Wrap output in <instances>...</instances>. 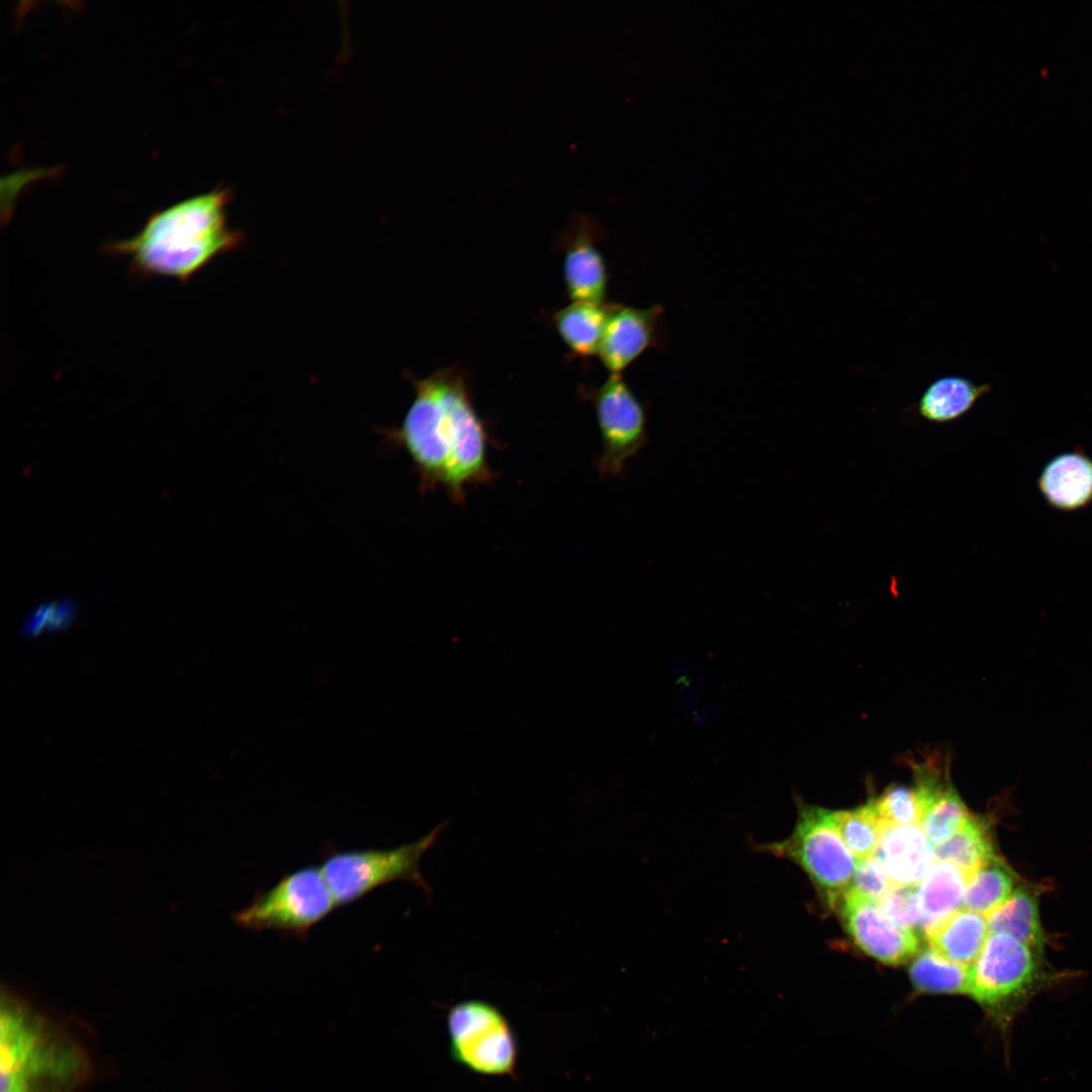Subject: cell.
<instances>
[{
  "label": "cell",
  "instance_id": "cell-1",
  "mask_svg": "<svg viewBox=\"0 0 1092 1092\" xmlns=\"http://www.w3.org/2000/svg\"><path fill=\"white\" fill-rule=\"evenodd\" d=\"M413 383L411 406L385 437L410 456L422 492L441 487L463 504L467 486L496 478L487 458L491 438L461 373L445 369Z\"/></svg>",
  "mask_w": 1092,
  "mask_h": 1092
},
{
  "label": "cell",
  "instance_id": "cell-2",
  "mask_svg": "<svg viewBox=\"0 0 1092 1092\" xmlns=\"http://www.w3.org/2000/svg\"><path fill=\"white\" fill-rule=\"evenodd\" d=\"M229 193L191 196L155 211L132 237L109 241L100 252L127 261L135 281L166 278L186 284L217 256L242 243L228 225Z\"/></svg>",
  "mask_w": 1092,
  "mask_h": 1092
},
{
  "label": "cell",
  "instance_id": "cell-3",
  "mask_svg": "<svg viewBox=\"0 0 1092 1092\" xmlns=\"http://www.w3.org/2000/svg\"><path fill=\"white\" fill-rule=\"evenodd\" d=\"M1 1092H82L94 1076L89 1044L72 1021L10 991L0 1010Z\"/></svg>",
  "mask_w": 1092,
  "mask_h": 1092
},
{
  "label": "cell",
  "instance_id": "cell-4",
  "mask_svg": "<svg viewBox=\"0 0 1092 1092\" xmlns=\"http://www.w3.org/2000/svg\"><path fill=\"white\" fill-rule=\"evenodd\" d=\"M1037 953L1008 934L991 932L970 967L967 994L981 1006L1005 1046L1018 1015L1050 980Z\"/></svg>",
  "mask_w": 1092,
  "mask_h": 1092
},
{
  "label": "cell",
  "instance_id": "cell-5",
  "mask_svg": "<svg viewBox=\"0 0 1092 1092\" xmlns=\"http://www.w3.org/2000/svg\"><path fill=\"white\" fill-rule=\"evenodd\" d=\"M754 849L798 864L831 909L839 906L856 867L837 830L834 811L803 803L787 838L755 844Z\"/></svg>",
  "mask_w": 1092,
  "mask_h": 1092
},
{
  "label": "cell",
  "instance_id": "cell-6",
  "mask_svg": "<svg viewBox=\"0 0 1092 1092\" xmlns=\"http://www.w3.org/2000/svg\"><path fill=\"white\" fill-rule=\"evenodd\" d=\"M337 906L321 868L308 866L286 874L273 887L258 893L235 914L234 920L246 930H274L304 938Z\"/></svg>",
  "mask_w": 1092,
  "mask_h": 1092
},
{
  "label": "cell",
  "instance_id": "cell-7",
  "mask_svg": "<svg viewBox=\"0 0 1092 1092\" xmlns=\"http://www.w3.org/2000/svg\"><path fill=\"white\" fill-rule=\"evenodd\" d=\"M443 825L422 838L388 849H353L332 852L321 866L338 906L354 902L385 884L406 881L429 890L422 877L421 859L432 847Z\"/></svg>",
  "mask_w": 1092,
  "mask_h": 1092
},
{
  "label": "cell",
  "instance_id": "cell-8",
  "mask_svg": "<svg viewBox=\"0 0 1092 1092\" xmlns=\"http://www.w3.org/2000/svg\"><path fill=\"white\" fill-rule=\"evenodd\" d=\"M452 1059L470 1071L486 1076L513 1074L518 1059L515 1032L505 1014L481 1000L454 1005L447 1015Z\"/></svg>",
  "mask_w": 1092,
  "mask_h": 1092
},
{
  "label": "cell",
  "instance_id": "cell-9",
  "mask_svg": "<svg viewBox=\"0 0 1092 1092\" xmlns=\"http://www.w3.org/2000/svg\"><path fill=\"white\" fill-rule=\"evenodd\" d=\"M592 401L603 444L598 470L602 477H621L647 443L645 408L622 374H610Z\"/></svg>",
  "mask_w": 1092,
  "mask_h": 1092
},
{
  "label": "cell",
  "instance_id": "cell-10",
  "mask_svg": "<svg viewBox=\"0 0 1092 1092\" xmlns=\"http://www.w3.org/2000/svg\"><path fill=\"white\" fill-rule=\"evenodd\" d=\"M838 907L855 944L879 962L899 966L918 952L916 934L894 923L878 902L847 890Z\"/></svg>",
  "mask_w": 1092,
  "mask_h": 1092
},
{
  "label": "cell",
  "instance_id": "cell-11",
  "mask_svg": "<svg viewBox=\"0 0 1092 1092\" xmlns=\"http://www.w3.org/2000/svg\"><path fill=\"white\" fill-rule=\"evenodd\" d=\"M661 305L634 307L611 304L599 350L603 365L611 374L622 372L647 349L654 346Z\"/></svg>",
  "mask_w": 1092,
  "mask_h": 1092
},
{
  "label": "cell",
  "instance_id": "cell-12",
  "mask_svg": "<svg viewBox=\"0 0 1092 1092\" xmlns=\"http://www.w3.org/2000/svg\"><path fill=\"white\" fill-rule=\"evenodd\" d=\"M921 803L919 825L933 847L947 840L970 816L946 774L928 764L915 767Z\"/></svg>",
  "mask_w": 1092,
  "mask_h": 1092
},
{
  "label": "cell",
  "instance_id": "cell-13",
  "mask_svg": "<svg viewBox=\"0 0 1092 1092\" xmlns=\"http://www.w3.org/2000/svg\"><path fill=\"white\" fill-rule=\"evenodd\" d=\"M894 885L917 886L935 862L934 849L919 824L884 823L876 853Z\"/></svg>",
  "mask_w": 1092,
  "mask_h": 1092
},
{
  "label": "cell",
  "instance_id": "cell-14",
  "mask_svg": "<svg viewBox=\"0 0 1092 1092\" xmlns=\"http://www.w3.org/2000/svg\"><path fill=\"white\" fill-rule=\"evenodd\" d=\"M1036 484L1052 509L1082 510L1092 504V458L1078 450L1058 454L1044 464Z\"/></svg>",
  "mask_w": 1092,
  "mask_h": 1092
},
{
  "label": "cell",
  "instance_id": "cell-15",
  "mask_svg": "<svg viewBox=\"0 0 1092 1092\" xmlns=\"http://www.w3.org/2000/svg\"><path fill=\"white\" fill-rule=\"evenodd\" d=\"M583 223L566 247L563 276L573 301L605 303L608 272L605 259Z\"/></svg>",
  "mask_w": 1092,
  "mask_h": 1092
},
{
  "label": "cell",
  "instance_id": "cell-16",
  "mask_svg": "<svg viewBox=\"0 0 1092 1092\" xmlns=\"http://www.w3.org/2000/svg\"><path fill=\"white\" fill-rule=\"evenodd\" d=\"M987 918L968 909H959L928 929L929 947L943 959L971 967L989 936Z\"/></svg>",
  "mask_w": 1092,
  "mask_h": 1092
},
{
  "label": "cell",
  "instance_id": "cell-17",
  "mask_svg": "<svg viewBox=\"0 0 1092 1092\" xmlns=\"http://www.w3.org/2000/svg\"><path fill=\"white\" fill-rule=\"evenodd\" d=\"M989 391V384H978L964 376L939 377L923 391L917 405L918 413L928 422H953L970 412Z\"/></svg>",
  "mask_w": 1092,
  "mask_h": 1092
},
{
  "label": "cell",
  "instance_id": "cell-18",
  "mask_svg": "<svg viewBox=\"0 0 1092 1092\" xmlns=\"http://www.w3.org/2000/svg\"><path fill=\"white\" fill-rule=\"evenodd\" d=\"M966 883L965 875L956 866L935 860L917 886L923 933L959 910Z\"/></svg>",
  "mask_w": 1092,
  "mask_h": 1092
},
{
  "label": "cell",
  "instance_id": "cell-19",
  "mask_svg": "<svg viewBox=\"0 0 1092 1092\" xmlns=\"http://www.w3.org/2000/svg\"><path fill=\"white\" fill-rule=\"evenodd\" d=\"M611 304L573 301L559 309L553 323L567 348L579 357L599 353Z\"/></svg>",
  "mask_w": 1092,
  "mask_h": 1092
},
{
  "label": "cell",
  "instance_id": "cell-20",
  "mask_svg": "<svg viewBox=\"0 0 1092 1092\" xmlns=\"http://www.w3.org/2000/svg\"><path fill=\"white\" fill-rule=\"evenodd\" d=\"M990 932L1008 934L1041 952L1044 932L1039 919L1038 898L1034 890L1015 888L1009 897L988 917Z\"/></svg>",
  "mask_w": 1092,
  "mask_h": 1092
},
{
  "label": "cell",
  "instance_id": "cell-21",
  "mask_svg": "<svg viewBox=\"0 0 1092 1092\" xmlns=\"http://www.w3.org/2000/svg\"><path fill=\"white\" fill-rule=\"evenodd\" d=\"M934 854L956 866L967 880L996 856L987 823L971 814L952 836L934 847Z\"/></svg>",
  "mask_w": 1092,
  "mask_h": 1092
},
{
  "label": "cell",
  "instance_id": "cell-22",
  "mask_svg": "<svg viewBox=\"0 0 1092 1092\" xmlns=\"http://www.w3.org/2000/svg\"><path fill=\"white\" fill-rule=\"evenodd\" d=\"M1014 884L1011 869L994 856L967 880L963 906L987 918L1009 897Z\"/></svg>",
  "mask_w": 1092,
  "mask_h": 1092
},
{
  "label": "cell",
  "instance_id": "cell-23",
  "mask_svg": "<svg viewBox=\"0 0 1092 1092\" xmlns=\"http://www.w3.org/2000/svg\"><path fill=\"white\" fill-rule=\"evenodd\" d=\"M970 967L949 962L930 947L914 958L909 976L914 989L923 994H967Z\"/></svg>",
  "mask_w": 1092,
  "mask_h": 1092
},
{
  "label": "cell",
  "instance_id": "cell-24",
  "mask_svg": "<svg viewBox=\"0 0 1092 1092\" xmlns=\"http://www.w3.org/2000/svg\"><path fill=\"white\" fill-rule=\"evenodd\" d=\"M837 830L857 859L877 853L884 822L872 802L849 811H834Z\"/></svg>",
  "mask_w": 1092,
  "mask_h": 1092
},
{
  "label": "cell",
  "instance_id": "cell-25",
  "mask_svg": "<svg viewBox=\"0 0 1092 1092\" xmlns=\"http://www.w3.org/2000/svg\"><path fill=\"white\" fill-rule=\"evenodd\" d=\"M871 802L884 823L906 825L920 822L921 803L915 788L891 786Z\"/></svg>",
  "mask_w": 1092,
  "mask_h": 1092
},
{
  "label": "cell",
  "instance_id": "cell-26",
  "mask_svg": "<svg viewBox=\"0 0 1092 1092\" xmlns=\"http://www.w3.org/2000/svg\"><path fill=\"white\" fill-rule=\"evenodd\" d=\"M76 615V605L71 599H61L41 604L24 620L21 633L37 637L62 631L69 627Z\"/></svg>",
  "mask_w": 1092,
  "mask_h": 1092
},
{
  "label": "cell",
  "instance_id": "cell-27",
  "mask_svg": "<svg viewBox=\"0 0 1092 1092\" xmlns=\"http://www.w3.org/2000/svg\"><path fill=\"white\" fill-rule=\"evenodd\" d=\"M883 912L897 925L922 930L917 886L892 885L878 901Z\"/></svg>",
  "mask_w": 1092,
  "mask_h": 1092
},
{
  "label": "cell",
  "instance_id": "cell-28",
  "mask_svg": "<svg viewBox=\"0 0 1092 1092\" xmlns=\"http://www.w3.org/2000/svg\"><path fill=\"white\" fill-rule=\"evenodd\" d=\"M892 885L881 858L874 854L858 859L848 890L878 902Z\"/></svg>",
  "mask_w": 1092,
  "mask_h": 1092
}]
</instances>
